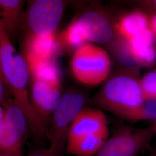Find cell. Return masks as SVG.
<instances>
[{"mask_svg":"<svg viewBox=\"0 0 156 156\" xmlns=\"http://www.w3.org/2000/svg\"><path fill=\"white\" fill-rule=\"evenodd\" d=\"M145 96L136 73L127 70L108 78L90 104L126 121L146 120Z\"/></svg>","mask_w":156,"mask_h":156,"instance_id":"1","label":"cell"},{"mask_svg":"<svg viewBox=\"0 0 156 156\" xmlns=\"http://www.w3.org/2000/svg\"><path fill=\"white\" fill-rule=\"evenodd\" d=\"M0 71L1 80L9 87L13 100L27 119L33 137L38 141L47 139L48 128L32 104L28 87L30 75L24 57L12 50L1 51Z\"/></svg>","mask_w":156,"mask_h":156,"instance_id":"2","label":"cell"},{"mask_svg":"<svg viewBox=\"0 0 156 156\" xmlns=\"http://www.w3.org/2000/svg\"><path fill=\"white\" fill-rule=\"evenodd\" d=\"M109 136L108 122L103 111L86 106L70 128L66 156H92Z\"/></svg>","mask_w":156,"mask_h":156,"instance_id":"3","label":"cell"},{"mask_svg":"<svg viewBox=\"0 0 156 156\" xmlns=\"http://www.w3.org/2000/svg\"><path fill=\"white\" fill-rule=\"evenodd\" d=\"M89 100L86 95L78 91L62 94L55 107L48 128V149L56 156H66L67 138L70 128L79 114Z\"/></svg>","mask_w":156,"mask_h":156,"instance_id":"4","label":"cell"},{"mask_svg":"<svg viewBox=\"0 0 156 156\" xmlns=\"http://www.w3.org/2000/svg\"><path fill=\"white\" fill-rule=\"evenodd\" d=\"M71 69L79 83L89 86H97L109 78L111 60L106 50L87 42L74 51Z\"/></svg>","mask_w":156,"mask_h":156,"instance_id":"5","label":"cell"},{"mask_svg":"<svg viewBox=\"0 0 156 156\" xmlns=\"http://www.w3.org/2000/svg\"><path fill=\"white\" fill-rule=\"evenodd\" d=\"M29 132L27 119L13 99L4 106H1L0 153L11 156H22Z\"/></svg>","mask_w":156,"mask_h":156,"instance_id":"6","label":"cell"},{"mask_svg":"<svg viewBox=\"0 0 156 156\" xmlns=\"http://www.w3.org/2000/svg\"><path fill=\"white\" fill-rule=\"evenodd\" d=\"M156 135L153 127L136 128L123 126L109 135L92 156H139L149 148Z\"/></svg>","mask_w":156,"mask_h":156,"instance_id":"7","label":"cell"},{"mask_svg":"<svg viewBox=\"0 0 156 156\" xmlns=\"http://www.w3.org/2000/svg\"><path fill=\"white\" fill-rule=\"evenodd\" d=\"M65 4L60 0H35L27 10V23L31 33L39 37L56 35Z\"/></svg>","mask_w":156,"mask_h":156,"instance_id":"8","label":"cell"},{"mask_svg":"<svg viewBox=\"0 0 156 156\" xmlns=\"http://www.w3.org/2000/svg\"><path fill=\"white\" fill-rule=\"evenodd\" d=\"M60 85H53L45 82L33 80L31 98L38 115L48 128L51 114L62 97Z\"/></svg>","mask_w":156,"mask_h":156,"instance_id":"9","label":"cell"},{"mask_svg":"<svg viewBox=\"0 0 156 156\" xmlns=\"http://www.w3.org/2000/svg\"><path fill=\"white\" fill-rule=\"evenodd\" d=\"M76 20L88 42L106 44L113 38L115 26L100 12H85Z\"/></svg>","mask_w":156,"mask_h":156,"instance_id":"10","label":"cell"},{"mask_svg":"<svg viewBox=\"0 0 156 156\" xmlns=\"http://www.w3.org/2000/svg\"><path fill=\"white\" fill-rule=\"evenodd\" d=\"M156 39L149 27L124 42L126 52L137 64L151 66L156 62Z\"/></svg>","mask_w":156,"mask_h":156,"instance_id":"11","label":"cell"},{"mask_svg":"<svg viewBox=\"0 0 156 156\" xmlns=\"http://www.w3.org/2000/svg\"><path fill=\"white\" fill-rule=\"evenodd\" d=\"M24 58L33 80L60 85V71L55 59H42L27 54Z\"/></svg>","mask_w":156,"mask_h":156,"instance_id":"12","label":"cell"},{"mask_svg":"<svg viewBox=\"0 0 156 156\" xmlns=\"http://www.w3.org/2000/svg\"><path fill=\"white\" fill-rule=\"evenodd\" d=\"M149 18L144 12H129L120 17L116 23V32L124 40L128 41L149 27Z\"/></svg>","mask_w":156,"mask_h":156,"instance_id":"13","label":"cell"},{"mask_svg":"<svg viewBox=\"0 0 156 156\" xmlns=\"http://www.w3.org/2000/svg\"><path fill=\"white\" fill-rule=\"evenodd\" d=\"M59 49L56 35L39 37L30 34L27 39L25 54L42 59H55Z\"/></svg>","mask_w":156,"mask_h":156,"instance_id":"14","label":"cell"},{"mask_svg":"<svg viewBox=\"0 0 156 156\" xmlns=\"http://www.w3.org/2000/svg\"><path fill=\"white\" fill-rule=\"evenodd\" d=\"M23 1L20 0H1L0 26L5 31L10 38V35L16 30L21 16Z\"/></svg>","mask_w":156,"mask_h":156,"instance_id":"15","label":"cell"},{"mask_svg":"<svg viewBox=\"0 0 156 156\" xmlns=\"http://www.w3.org/2000/svg\"><path fill=\"white\" fill-rule=\"evenodd\" d=\"M58 44L68 48L77 49L79 47L87 43L83 31L76 20L71 23L57 37Z\"/></svg>","mask_w":156,"mask_h":156,"instance_id":"16","label":"cell"},{"mask_svg":"<svg viewBox=\"0 0 156 156\" xmlns=\"http://www.w3.org/2000/svg\"><path fill=\"white\" fill-rule=\"evenodd\" d=\"M142 90L146 98H156V71L147 73L140 79Z\"/></svg>","mask_w":156,"mask_h":156,"instance_id":"17","label":"cell"},{"mask_svg":"<svg viewBox=\"0 0 156 156\" xmlns=\"http://www.w3.org/2000/svg\"><path fill=\"white\" fill-rule=\"evenodd\" d=\"M145 109L146 120H154L156 122V98H146Z\"/></svg>","mask_w":156,"mask_h":156,"instance_id":"18","label":"cell"},{"mask_svg":"<svg viewBox=\"0 0 156 156\" xmlns=\"http://www.w3.org/2000/svg\"><path fill=\"white\" fill-rule=\"evenodd\" d=\"M28 156H56L52 153L48 148L39 149L33 151Z\"/></svg>","mask_w":156,"mask_h":156,"instance_id":"19","label":"cell"},{"mask_svg":"<svg viewBox=\"0 0 156 156\" xmlns=\"http://www.w3.org/2000/svg\"><path fill=\"white\" fill-rule=\"evenodd\" d=\"M149 28L152 31L156 39V13L151 16L149 19Z\"/></svg>","mask_w":156,"mask_h":156,"instance_id":"20","label":"cell"},{"mask_svg":"<svg viewBox=\"0 0 156 156\" xmlns=\"http://www.w3.org/2000/svg\"><path fill=\"white\" fill-rule=\"evenodd\" d=\"M0 156H11L8 154H6L5 153H0Z\"/></svg>","mask_w":156,"mask_h":156,"instance_id":"21","label":"cell"},{"mask_svg":"<svg viewBox=\"0 0 156 156\" xmlns=\"http://www.w3.org/2000/svg\"><path fill=\"white\" fill-rule=\"evenodd\" d=\"M149 156H156V152H154V153H151V154H150Z\"/></svg>","mask_w":156,"mask_h":156,"instance_id":"22","label":"cell"},{"mask_svg":"<svg viewBox=\"0 0 156 156\" xmlns=\"http://www.w3.org/2000/svg\"><path fill=\"white\" fill-rule=\"evenodd\" d=\"M153 128H154V131H156V122L155 124H154V125L153 126Z\"/></svg>","mask_w":156,"mask_h":156,"instance_id":"23","label":"cell"},{"mask_svg":"<svg viewBox=\"0 0 156 156\" xmlns=\"http://www.w3.org/2000/svg\"><path fill=\"white\" fill-rule=\"evenodd\" d=\"M154 4H155V6H156V1H154Z\"/></svg>","mask_w":156,"mask_h":156,"instance_id":"24","label":"cell"}]
</instances>
